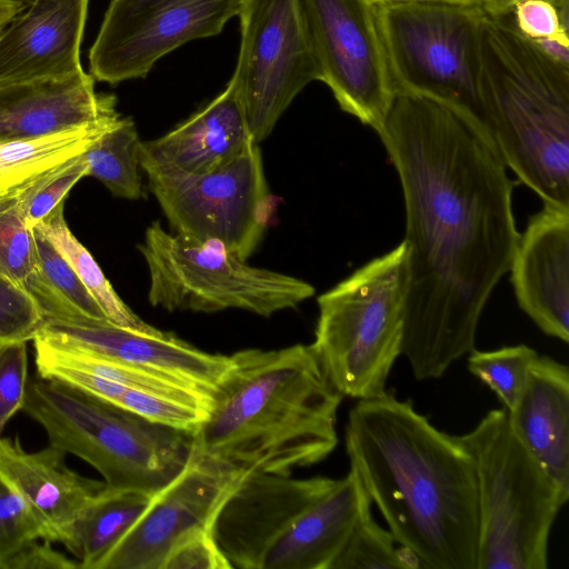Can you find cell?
Returning <instances> with one entry per match:
<instances>
[{
	"mask_svg": "<svg viewBox=\"0 0 569 569\" xmlns=\"http://www.w3.org/2000/svg\"><path fill=\"white\" fill-rule=\"evenodd\" d=\"M402 189L408 247L403 356L419 380L475 349L519 237L518 181L477 124L433 98L396 93L377 132Z\"/></svg>",
	"mask_w": 569,
	"mask_h": 569,
	"instance_id": "cell-1",
	"label": "cell"
},
{
	"mask_svg": "<svg viewBox=\"0 0 569 569\" xmlns=\"http://www.w3.org/2000/svg\"><path fill=\"white\" fill-rule=\"evenodd\" d=\"M345 443L350 469L418 568L477 569V481L456 436L386 391L351 408Z\"/></svg>",
	"mask_w": 569,
	"mask_h": 569,
	"instance_id": "cell-2",
	"label": "cell"
},
{
	"mask_svg": "<svg viewBox=\"0 0 569 569\" xmlns=\"http://www.w3.org/2000/svg\"><path fill=\"white\" fill-rule=\"evenodd\" d=\"M193 446L246 472L290 475L326 459L338 443L342 396L311 345L230 355Z\"/></svg>",
	"mask_w": 569,
	"mask_h": 569,
	"instance_id": "cell-3",
	"label": "cell"
},
{
	"mask_svg": "<svg viewBox=\"0 0 569 569\" xmlns=\"http://www.w3.org/2000/svg\"><path fill=\"white\" fill-rule=\"evenodd\" d=\"M478 92L505 166L543 204L569 209V66L522 36L508 13L487 12Z\"/></svg>",
	"mask_w": 569,
	"mask_h": 569,
	"instance_id": "cell-4",
	"label": "cell"
},
{
	"mask_svg": "<svg viewBox=\"0 0 569 569\" xmlns=\"http://www.w3.org/2000/svg\"><path fill=\"white\" fill-rule=\"evenodd\" d=\"M371 503L352 469L341 479L247 472L212 535L231 568L332 569Z\"/></svg>",
	"mask_w": 569,
	"mask_h": 569,
	"instance_id": "cell-5",
	"label": "cell"
},
{
	"mask_svg": "<svg viewBox=\"0 0 569 569\" xmlns=\"http://www.w3.org/2000/svg\"><path fill=\"white\" fill-rule=\"evenodd\" d=\"M22 411L46 431L49 445L92 466L103 482L153 496L184 467L192 433L59 382L32 379Z\"/></svg>",
	"mask_w": 569,
	"mask_h": 569,
	"instance_id": "cell-6",
	"label": "cell"
},
{
	"mask_svg": "<svg viewBox=\"0 0 569 569\" xmlns=\"http://www.w3.org/2000/svg\"><path fill=\"white\" fill-rule=\"evenodd\" d=\"M456 438L477 481V569H547L552 525L568 500L518 439L508 411H488Z\"/></svg>",
	"mask_w": 569,
	"mask_h": 569,
	"instance_id": "cell-7",
	"label": "cell"
},
{
	"mask_svg": "<svg viewBox=\"0 0 569 569\" xmlns=\"http://www.w3.org/2000/svg\"><path fill=\"white\" fill-rule=\"evenodd\" d=\"M408 292L402 240L318 297L311 348L335 389L358 400L382 396L401 356Z\"/></svg>",
	"mask_w": 569,
	"mask_h": 569,
	"instance_id": "cell-8",
	"label": "cell"
},
{
	"mask_svg": "<svg viewBox=\"0 0 569 569\" xmlns=\"http://www.w3.org/2000/svg\"><path fill=\"white\" fill-rule=\"evenodd\" d=\"M375 7L396 93L425 96L459 109L493 148L478 92L487 14L482 3L407 0Z\"/></svg>",
	"mask_w": 569,
	"mask_h": 569,
	"instance_id": "cell-9",
	"label": "cell"
},
{
	"mask_svg": "<svg viewBox=\"0 0 569 569\" xmlns=\"http://www.w3.org/2000/svg\"><path fill=\"white\" fill-rule=\"evenodd\" d=\"M138 249L148 267V301L172 311L240 309L270 317L297 308L315 287L297 277L250 266L226 248L184 239L153 221Z\"/></svg>",
	"mask_w": 569,
	"mask_h": 569,
	"instance_id": "cell-10",
	"label": "cell"
},
{
	"mask_svg": "<svg viewBox=\"0 0 569 569\" xmlns=\"http://www.w3.org/2000/svg\"><path fill=\"white\" fill-rule=\"evenodd\" d=\"M144 173L173 233L219 244L242 260L256 251L267 229L270 202L257 142L207 172Z\"/></svg>",
	"mask_w": 569,
	"mask_h": 569,
	"instance_id": "cell-11",
	"label": "cell"
},
{
	"mask_svg": "<svg viewBox=\"0 0 569 569\" xmlns=\"http://www.w3.org/2000/svg\"><path fill=\"white\" fill-rule=\"evenodd\" d=\"M240 49L230 79L256 142L268 138L292 100L319 80L300 0H240Z\"/></svg>",
	"mask_w": 569,
	"mask_h": 569,
	"instance_id": "cell-12",
	"label": "cell"
},
{
	"mask_svg": "<svg viewBox=\"0 0 569 569\" xmlns=\"http://www.w3.org/2000/svg\"><path fill=\"white\" fill-rule=\"evenodd\" d=\"M319 81L340 109L378 132L396 91L369 0H300Z\"/></svg>",
	"mask_w": 569,
	"mask_h": 569,
	"instance_id": "cell-13",
	"label": "cell"
},
{
	"mask_svg": "<svg viewBox=\"0 0 569 569\" xmlns=\"http://www.w3.org/2000/svg\"><path fill=\"white\" fill-rule=\"evenodd\" d=\"M240 0H111L89 51L93 79L144 78L178 47L219 34Z\"/></svg>",
	"mask_w": 569,
	"mask_h": 569,
	"instance_id": "cell-14",
	"label": "cell"
},
{
	"mask_svg": "<svg viewBox=\"0 0 569 569\" xmlns=\"http://www.w3.org/2000/svg\"><path fill=\"white\" fill-rule=\"evenodd\" d=\"M246 473L203 453L192 441L182 470L151 497L98 569H162L178 545L212 531L218 510Z\"/></svg>",
	"mask_w": 569,
	"mask_h": 569,
	"instance_id": "cell-15",
	"label": "cell"
},
{
	"mask_svg": "<svg viewBox=\"0 0 569 569\" xmlns=\"http://www.w3.org/2000/svg\"><path fill=\"white\" fill-rule=\"evenodd\" d=\"M36 337L56 346L117 363L158 372L212 397L230 356L209 353L159 329L141 331L111 321L46 320Z\"/></svg>",
	"mask_w": 569,
	"mask_h": 569,
	"instance_id": "cell-16",
	"label": "cell"
},
{
	"mask_svg": "<svg viewBox=\"0 0 569 569\" xmlns=\"http://www.w3.org/2000/svg\"><path fill=\"white\" fill-rule=\"evenodd\" d=\"M519 308L547 336L569 341V209L543 204L519 233L509 267Z\"/></svg>",
	"mask_w": 569,
	"mask_h": 569,
	"instance_id": "cell-17",
	"label": "cell"
},
{
	"mask_svg": "<svg viewBox=\"0 0 569 569\" xmlns=\"http://www.w3.org/2000/svg\"><path fill=\"white\" fill-rule=\"evenodd\" d=\"M89 0H32L0 32V86L83 71Z\"/></svg>",
	"mask_w": 569,
	"mask_h": 569,
	"instance_id": "cell-18",
	"label": "cell"
},
{
	"mask_svg": "<svg viewBox=\"0 0 569 569\" xmlns=\"http://www.w3.org/2000/svg\"><path fill=\"white\" fill-rule=\"evenodd\" d=\"M66 452L49 445L26 450L19 438L0 435V477L28 505L47 540L64 543L103 481L86 478L66 463Z\"/></svg>",
	"mask_w": 569,
	"mask_h": 569,
	"instance_id": "cell-19",
	"label": "cell"
},
{
	"mask_svg": "<svg viewBox=\"0 0 569 569\" xmlns=\"http://www.w3.org/2000/svg\"><path fill=\"white\" fill-rule=\"evenodd\" d=\"M112 94L97 93L81 71L63 77L0 86V141L31 139L114 120Z\"/></svg>",
	"mask_w": 569,
	"mask_h": 569,
	"instance_id": "cell-20",
	"label": "cell"
},
{
	"mask_svg": "<svg viewBox=\"0 0 569 569\" xmlns=\"http://www.w3.org/2000/svg\"><path fill=\"white\" fill-rule=\"evenodd\" d=\"M252 142L242 102L229 81L219 96L172 130L141 141L140 168L202 173L236 158Z\"/></svg>",
	"mask_w": 569,
	"mask_h": 569,
	"instance_id": "cell-21",
	"label": "cell"
},
{
	"mask_svg": "<svg viewBox=\"0 0 569 569\" xmlns=\"http://www.w3.org/2000/svg\"><path fill=\"white\" fill-rule=\"evenodd\" d=\"M510 426L569 499V369L548 356L530 366L523 392L508 411Z\"/></svg>",
	"mask_w": 569,
	"mask_h": 569,
	"instance_id": "cell-22",
	"label": "cell"
},
{
	"mask_svg": "<svg viewBox=\"0 0 569 569\" xmlns=\"http://www.w3.org/2000/svg\"><path fill=\"white\" fill-rule=\"evenodd\" d=\"M152 496L107 485L73 525L63 546L79 568L98 569L142 515Z\"/></svg>",
	"mask_w": 569,
	"mask_h": 569,
	"instance_id": "cell-23",
	"label": "cell"
},
{
	"mask_svg": "<svg viewBox=\"0 0 569 569\" xmlns=\"http://www.w3.org/2000/svg\"><path fill=\"white\" fill-rule=\"evenodd\" d=\"M33 230L37 260L22 287L44 321H109L67 260L37 229Z\"/></svg>",
	"mask_w": 569,
	"mask_h": 569,
	"instance_id": "cell-24",
	"label": "cell"
},
{
	"mask_svg": "<svg viewBox=\"0 0 569 569\" xmlns=\"http://www.w3.org/2000/svg\"><path fill=\"white\" fill-rule=\"evenodd\" d=\"M114 120L38 138L0 141V196L84 152Z\"/></svg>",
	"mask_w": 569,
	"mask_h": 569,
	"instance_id": "cell-25",
	"label": "cell"
},
{
	"mask_svg": "<svg viewBox=\"0 0 569 569\" xmlns=\"http://www.w3.org/2000/svg\"><path fill=\"white\" fill-rule=\"evenodd\" d=\"M33 229H37L67 260L109 321L141 331L157 330L124 303L92 254L72 233L64 219V203L57 207Z\"/></svg>",
	"mask_w": 569,
	"mask_h": 569,
	"instance_id": "cell-26",
	"label": "cell"
},
{
	"mask_svg": "<svg viewBox=\"0 0 569 569\" xmlns=\"http://www.w3.org/2000/svg\"><path fill=\"white\" fill-rule=\"evenodd\" d=\"M140 144L134 122L120 116L84 150L87 177L99 180L116 197L141 199Z\"/></svg>",
	"mask_w": 569,
	"mask_h": 569,
	"instance_id": "cell-27",
	"label": "cell"
},
{
	"mask_svg": "<svg viewBox=\"0 0 569 569\" xmlns=\"http://www.w3.org/2000/svg\"><path fill=\"white\" fill-rule=\"evenodd\" d=\"M468 355L470 373L497 396L507 411L512 410L523 392L538 352L527 345H516L488 351L473 349Z\"/></svg>",
	"mask_w": 569,
	"mask_h": 569,
	"instance_id": "cell-28",
	"label": "cell"
},
{
	"mask_svg": "<svg viewBox=\"0 0 569 569\" xmlns=\"http://www.w3.org/2000/svg\"><path fill=\"white\" fill-rule=\"evenodd\" d=\"M418 568L415 559L392 533L372 517L371 506L359 518L332 569Z\"/></svg>",
	"mask_w": 569,
	"mask_h": 569,
	"instance_id": "cell-29",
	"label": "cell"
},
{
	"mask_svg": "<svg viewBox=\"0 0 569 569\" xmlns=\"http://www.w3.org/2000/svg\"><path fill=\"white\" fill-rule=\"evenodd\" d=\"M87 177L83 152L37 176L16 189L19 204L30 228H34L64 203L74 184Z\"/></svg>",
	"mask_w": 569,
	"mask_h": 569,
	"instance_id": "cell-30",
	"label": "cell"
},
{
	"mask_svg": "<svg viewBox=\"0 0 569 569\" xmlns=\"http://www.w3.org/2000/svg\"><path fill=\"white\" fill-rule=\"evenodd\" d=\"M36 260L34 230L26 221L16 191L0 196V276L22 287Z\"/></svg>",
	"mask_w": 569,
	"mask_h": 569,
	"instance_id": "cell-31",
	"label": "cell"
},
{
	"mask_svg": "<svg viewBox=\"0 0 569 569\" xmlns=\"http://www.w3.org/2000/svg\"><path fill=\"white\" fill-rule=\"evenodd\" d=\"M508 14L522 36L569 66V11L550 0H517Z\"/></svg>",
	"mask_w": 569,
	"mask_h": 569,
	"instance_id": "cell-32",
	"label": "cell"
},
{
	"mask_svg": "<svg viewBox=\"0 0 569 569\" xmlns=\"http://www.w3.org/2000/svg\"><path fill=\"white\" fill-rule=\"evenodd\" d=\"M47 540L46 533L24 500L0 477V569L31 541Z\"/></svg>",
	"mask_w": 569,
	"mask_h": 569,
	"instance_id": "cell-33",
	"label": "cell"
},
{
	"mask_svg": "<svg viewBox=\"0 0 569 569\" xmlns=\"http://www.w3.org/2000/svg\"><path fill=\"white\" fill-rule=\"evenodd\" d=\"M44 318L23 287L0 276V343L31 341Z\"/></svg>",
	"mask_w": 569,
	"mask_h": 569,
	"instance_id": "cell-34",
	"label": "cell"
},
{
	"mask_svg": "<svg viewBox=\"0 0 569 569\" xmlns=\"http://www.w3.org/2000/svg\"><path fill=\"white\" fill-rule=\"evenodd\" d=\"M150 421L193 433L207 417L198 407L160 395L128 389L118 405Z\"/></svg>",
	"mask_w": 569,
	"mask_h": 569,
	"instance_id": "cell-35",
	"label": "cell"
},
{
	"mask_svg": "<svg viewBox=\"0 0 569 569\" xmlns=\"http://www.w3.org/2000/svg\"><path fill=\"white\" fill-rule=\"evenodd\" d=\"M27 341H13L0 348V435L22 410L28 388Z\"/></svg>",
	"mask_w": 569,
	"mask_h": 569,
	"instance_id": "cell-36",
	"label": "cell"
},
{
	"mask_svg": "<svg viewBox=\"0 0 569 569\" xmlns=\"http://www.w3.org/2000/svg\"><path fill=\"white\" fill-rule=\"evenodd\" d=\"M162 569H232L212 531L199 532L178 545Z\"/></svg>",
	"mask_w": 569,
	"mask_h": 569,
	"instance_id": "cell-37",
	"label": "cell"
},
{
	"mask_svg": "<svg viewBox=\"0 0 569 569\" xmlns=\"http://www.w3.org/2000/svg\"><path fill=\"white\" fill-rule=\"evenodd\" d=\"M77 560L56 550L49 540H34L10 557L2 569H74Z\"/></svg>",
	"mask_w": 569,
	"mask_h": 569,
	"instance_id": "cell-38",
	"label": "cell"
},
{
	"mask_svg": "<svg viewBox=\"0 0 569 569\" xmlns=\"http://www.w3.org/2000/svg\"><path fill=\"white\" fill-rule=\"evenodd\" d=\"M517 0H482V6L489 14L501 16L509 13ZM560 9L569 11V0H550Z\"/></svg>",
	"mask_w": 569,
	"mask_h": 569,
	"instance_id": "cell-39",
	"label": "cell"
},
{
	"mask_svg": "<svg viewBox=\"0 0 569 569\" xmlns=\"http://www.w3.org/2000/svg\"><path fill=\"white\" fill-rule=\"evenodd\" d=\"M373 4L392 2V1H407V0H369ZM447 1H462V2H481L482 0H447Z\"/></svg>",
	"mask_w": 569,
	"mask_h": 569,
	"instance_id": "cell-40",
	"label": "cell"
},
{
	"mask_svg": "<svg viewBox=\"0 0 569 569\" xmlns=\"http://www.w3.org/2000/svg\"><path fill=\"white\" fill-rule=\"evenodd\" d=\"M3 345H6V343H0V348H1Z\"/></svg>",
	"mask_w": 569,
	"mask_h": 569,
	"instance_id": "cell-41",
	"label": "cell"
},
{
	"mask_svg": "<svg viewBox=\"0 0 569 569\" xmlns=\"http://www.w3.org/2000/svg\"><path fill=\"white\" fill-rule=\"evenodd\" d=\"M22 1H24V2H29V0H22Z\"/></svg>",
	"mask_w": 569,
	"mask_h": 569,
	"instance_id": "cell-42",
	"label": "cell"
}]
</instances>
